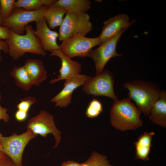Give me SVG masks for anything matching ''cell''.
Listing matches in <instances>:
<instances>
[{
    "mask_svg": "<svg viewBox=\"0 0 166 166\" xmlns=\"http://www.w3.org/2000/svg\"><path fill=\"white\" fill-rule=\"evenodd\" d=\"M140 110L128 98L115 101L110 112L112 126L122 131L135 130L142 127Z\"/></svg>",
    "mask_w": 166,
    "mask_h": 166,
    "instance_id": "1",
    "label": "cell"
},
{
    "mask_svg": "<svg viewBox=\"0 0 166 166\" xmlns=\"http://www.w3.org/2000/svg\"><path fill=\"white\" fill-rule=\"evenodd\" d=\"M124 87L128 90V98L133 101L141 113L149 115L152 107L159 98L161 90L155 83L138 80L125 83Z\"/></svg>",
    "mask_w": 166,
    "mask_h": 166,
    "instance_id": "2",
    "label": "cell"
},
{
    "mask_svg": "<svg viewBox=\"0 0 166 166\" xmlns=\"http://www.w3.org/2000/svg\"><path fill=\"white\" fill-rule=\"evenodd\" d=\"M10 30V36L6 41L8 46V53L13 59L17 60L26 53L46 55V52L42 47L31 25L26 26L25 34H19L11 29Z\"/></svg>",
    "mask_w": 166,
    "mask_h": 166,
    "instance_id": "3",
    "label": "cell"
},
{
    "mask_svg": "<svg viewBox=\"0 0 166 166\" xmlns=\"http://www.w3.org/2000/svg\"><path fill=\"white\" fill-rule=\"evenodd\" d=\"M38 135L27 129L24 132L18 135L16 133L9 136L0 137V143L4 153L16 166H22V157L24 150L32 139Z\"/></svg>",
    "mask_w": 166,
    "mask_h": 166,
    "instance_id": "4",
    "label": "cell"
},
{
    "mask_svg": "<svg viewBox=\"0 0 166 166\" xmlns=\"http://www.w3.org/2000/svg\"><path fill=\"white\" fill-rule=\"evenodd\" d=\"M92 29L89 16L87 13L75 14L67 12L60 26L58 38L62 41L78 34L85 36Z\"/></svg>",
    "mask_w": 166,
    "mask_h": 166,
    "instance_id": "5",
    "label": "cell"
},
{
    "mask_svg": "<svg viewBox=\"0 0 166 166\" xmlns=\"http://www.w3.org/2000/svg\"><path fill=\"white\" fill-rule=\"evenodd\" d=\"M101 43L98 37L90 38L78 34L62 41L58 49L71 58L75 57L84 58L87 57L92 48Z\"/></svg>",
    "mask_w": 166,
    "mask_h": 166,
    "instance_id": "6",
    "label": "cell"
},
{
    "mask_svg": "<svg viewBox=\"0 0 166 166\" xmlns=\"http://www.w3.org/2000/svg\"><path fill=\"white\" fill-rule=\"evenodd\" d=\"M114 85L113 75L106 69L99 75L91 77L82 86V90L87 95L105 96L115 101L118 98L114 91Z\"/></svg>",
    "mask_w": 166,
    "mask_h": 166,
    "instance_id": "7",
    "label": "cell"
},
{
    "mask_svg": "<svg viewBox=\"0 0 166 166\" xmlns=\"http://www.w3.org/2000/svg\"><path fill=\"white\" fill-rule=\"evenodd\" d=\"M45 6L35 10H27L21 8H14L11 14L2 20L1 26L7 27L15 33L23 34L25 27L31 22H36L44 17Z\"/></svg>",
    "mask_w": 166,
    "mask_h": 166,
    "instance_id": "8",
    "label": "cell"
},
{
    "mask_svg": "<svg viewBox=\"0 0 166 166\" xmlns=\"http://www.w3.org/2000/svg\"><path fill=\"white\" fill-rule=\"evenodd\" d=\"M125 28L113 38L99 45L97 48L91 49L87 57L91 58L94 62L96 75L101 74L108 62L115 57H121L122 53H118L116 51L117 43Z\"/></svg>",
    "mask_w": 166,
    "mask_h": 166,
    "instance_id": "9",
    "label": "cell"
},
{
    "mask_svg": "<svg viewBox=\"0 0 166 166\" xmlns=\"http://www.w3.org/2000/svg\"><path fill=\"white\" fill-rule=\"evenodd\" d=\"M26 128L34 134L44 137H46L47 134L52 133L56 141L53 148H57L60 142L61 132L56 126L53 116L47 111L41 110L36 116L30 119Z\"/></svg>",
    "mask_w": 166,
    "mask_h": 166,
    "instance_id": "10",
    "label": "cell"
},
{
    "mask_svg": "<svg viewBox=\"0 0 166 166\" xmlns=\"http://www.w3.org/2000/svg\"><path fill=\"white\" fill-rule=\"evenodd\" d=\"M91 77L85 74H77L65 80L64 88L50 100L55 103L56 107H66L71 102L72 95L74 91L81 86H83Z\"/></svg>",
    "mask_w": 166,
    "mask_h": 166,
    "instance_id": "11",
    "label": "cell"
},
{
    "mask_svg": "<svg viewBox=\"0 0 166 166\" xmlns=\"http://www.w3.org/2000/svg\"><path fill=\"white\" fill-rule=\"evenodd\" d=\"M135 22L134 19L129 22L128 16L125 14H121L112 17L104 22L98 37L102 43L104 42L123 30L128 28Z\"/></svg>",
    "mask_w": 166,
    "mask_h": 166,
    "instance_id": "12",
    "label": "cell"
},
{
    "mask_svg": "<svg viewBox=\"0 0 166 166\" xmlns=\"http://www.w3.org/2000/svg\"><path fill=\"white\" fill-rule=\"evenodd\" d=\"M35 32L42 47L45 52L51 53L59 49V45L57 41L58 34L49 27L44 17L36 22Z\"/></svg>",
    "mask_w": 166,
    "mask_h": 166,
    "instance_id": "13",
    "label": "cell"
},
{
    "mask_svg": "<svg viewBox=\"0 0 166 166\" xmlns=\"http://www.w3.org/2000/svg\"><path fill=\"white\" fill-rule=\"evenodd\" d=\"M50 56L59 57L61 61V66L59 70V74L58 77L51 80L50 83L53 84L63 80H65L75 74L81 73L82 70L81 64L64 55L59 49L51 52Z\"/></svg>",
    "mask_w": 166,
    "mask_h": 166,
    "instance_id": "14",
    "label": "cell"
},
{
    "mask_svg": "<svg viewBox=\"0 0 166 166\" xmlns=\"http://www.w3.org/2000/svg\"><path fill=\"white\" fill-rule=\"evenodd\" d=\"M149 120L154 124L166 127V92L162 89L159 98L153 104L149 114Z\"/></svg>",
    "mask_w": 166,
    "mask_h": 166,
    "instance_id": "15",
    "label": "cell"
},
{
    "mask_svg": "<svg viewBox=\"0 0 166 166\" xmlns=\"http://www.w3.org/2000/svg\"><path fill=\"white\" fill-rule=\"evenodd\" d=\"M34 85L39 86L47 77V73L42 61L28 59L24 65Z\"/></svg>",
    "mask_w": 166,
    "mask_h": 166,
    "instance_id": "16",
    "label": "cell"
},
{
    "mask_svg": "<svg viewBox=\"0 0 166 166\" xmlns=\"http://www.w3.org/2000/svg\"><path fill=\"white\" fill-rule=\"evenodd\" d=\"M67 12L65 8L59 6L53 5L45 6L44 17L49 27L53 29L60 26L63 21L64 16Z\"/></svg>",
    "mask_w": 166,
    "mask_h": 166,
    "instance_id": "17",
    "label": "cell"
},
{
    "mask_svg": "<svg viewBox=\"0 0 166 166\" xmlns=\"http://www.w3.org/2000/svg\"><path fill=\"white\" fill-rule=\"evenodd\" d=\"M91 4L89 0H57L54 5L64 8L67 12L80 14L86 13L90 9Z\"/></svg>",
    "mask_w": 166,
    "mask_h": 166,
    "instance_id": "18",
    "label": "cell"
},
{
    "mask_svg": "<svg viewBox=\"0 0 166 166\" xmlns=\"http://www.w3.org/2000/svg\"><path fill=\"white\" fill-rule=\"evenodd\" d=\"M10 74L14 79L16 85L23 90L28 91L34 85L24 66L14 67Z\"/></svg>",
    "mask_w": 166,
    "mask_h": 166,
    "instance_id": "19",
    "label": "cell"
},
{
    "mask_svg": "<svg viewBox=\"0 0 166 166\" xmlns=\"http://www.w3.org/2000/svg\"><path fill=\"white\" fill-rule=\"evenodd\" d=\"M82 164V166H114L109 164L107 156L93 152L90 157Z\"/></svg>",
    "mask_w": 166,
    "mask_h": 166,
    "instance_id": "20",
    "label": "cell"
},
{
    "mask_svg": "<svg viewBox=\"0 0 166 166\" xmlns=\"http://www.w3.org/2000/svg\"><path fill=\"white\" fill-rule=\"evenodd\" d=\"M43 6L42 0H18L14 4V8H21L27 10H35Z\"/></svg>",
    "mask_w": 166,
    "mask_h": 166,
    "instance_id": "21",
    "label": "cell"
},
{
    "mask_svg": "<svg viewBox=\"0 0 166 166\" xmlns=\"http://www.w3.org/2000/svg\"><path fill=\"white\" fill-rule=\"evenodd\" d=\"M101 103L96 98L93 99L89 103L86 108L85 114L91 118L97 117L103 111Z\"/></svg>",
    "mask_w": 166,
    "mask_h": 166,
    "instance_id": "22",
    "label": "cell"
},
{
    "mask_svg": "<svg viewBox=\"0 0 166 166\" xmlns=\"http://www.w3.org/2000/svg\"><path fill=\"white\" fill-rule=\"evenodd\" d=\"M15 0H0V14L2 20L9 17L14 8Z\"/></svg>",
    "mask_w": 166,
    "mask_h": 166,
    "instance_id": "23",
    "label": "cell"
},
{
    "mask_svg": "<svg viewBox=\"0 0 166 166\" xmlns=\"http://www.w3.org/2000/svg\"><path fill=\"white\" fill-rule=\"evenodd\" d=\"M154 132H144L138 138L137 140L135 142L134 144L136 146H144L152 147V138L155 135Z\"/></svg>",
    "mask_w": 166,
    "mask_h": 166,
    "instance_id": "24",
    "label": "cell"
},
{
    "mask_svg": "<svg viewBox=\"0 0 166 166\" xmlns=\"http://www.w3.org/2000/svg\"><path fill=\"white\" fill-rule=\"evenodd\" d=\"M37 99L32 96H28L21 99L20 101L17 105L18 110L28 113L32 105L36 103Z\"/></svg>",
    "mask_w": 166,
    "mask_h": 166,
    "instance_id": "25",
    "label": "cell"
},
{
    "mask_svg": "<svg viewBox=\"0 0 166 166\" xmlns=\"http://www.w3.org/2000/svg\"><path fill=\"white\" fill-rule=\"evenodd\" d=\"M151 147L144 146H135V158L136 159L148 161L149 159V155L151 150Z\"/></svg>",
    "mask_w": 166,
    "mask_h": 166,
    "instance_id": "26",
    "label": "cell"
},
{
    "mask_svg": "<svg viewBox=\"0 0 166 166\" xmlns=\"http://www.w3.org/2000/svg\"><path fill=\"white\" fill-rule=\"evenodd\" d=\"M10 28L0 25V40H7L10 36Z\"/></svg>",
    "mask_w": 166,
    "mask_h": 166,
    "instance_id": "27",
    "label": "cell"
},
{
    "mask_svg": "<svg viewBox=\"0 0 166 166\" xmlns=\"http://www.w3.org/2000/svg\"><path fill=\"white\" fill-rule=\"evenodd\" d=\"M1 98V95L0 93V121L3 120L5 123L8 122L10 120V117L7 113V109L1 106L0 101Z\"/></svg>",
    "mask_w": 166,
    "mask_h": 166,
    "instance_id": "28",
    "label": "cell"
},
{
    "mask_svg": "<svg viewBox=\"0 0 166 166\" xmlns=\"http://www.w3.org/2000/svg\"><path fill=\"white\" fill-rule=\"evenodd\" d=\"M28 113L18 110L15 113V118L16 120L20 122L25 121L27 118Z\"/></svg>",
    "mask_w": 166,
    "mask_h": 166,
    "instance_id": "29",
    "label": "cell"
},
{
    "mask_svg": "<svg viewBox=\"0 0 166 166\" xmlns=\"http://www.w3.org/2000/svg\"><path fill=\"white\" fill-rule=\"evenodd\" d=\"M0 166H16L12 160L8 157H6L0 161Z\"/></svg>",
    "mask_w": 166,
    "mask_h": 166,
    "instance_id": "30",
    "label": "cell"
},
{
    "mask_svg": "<svg viewBox=\"0 0 166 166\" xmlns=\"http://www.w3.org/2000/svg\"><path fill=\"white\" fill-rule=\"evenodd\" d=\"M0 50L6 53H8V46L5 41L0 40Z\"/></svg>",
    "mask_w": 166,
    "mask_h": 166,
    "instance_id": "31",
    "label": "cell"
},
{
    "mask_svg": "<svg viewBox=\"0 0 166 166\" xmlns=\"http://www.w3.org/2000/svg\"><path fill=\"white\" fill-rule=\"evenodd\" d=\"M60 166H82V164L70 160L64 162Z\"/></svg>",
    "mask_w": 166,
    "mask_h": 166,
    "instance_id": "32",
    "label": "cell"
},
{
    "mask_svg": "<svg viewBox=\"0 0 166 166\" xmlns=\"http://www.w3.org/2000/svg\"><path fill=\"white\" fill-rule=\"evenodd\" d=\"M6 155L3 152L0 143V161L4 159Z\"/></svg>",
    "mask_w": 166,
    "mask_h": 166,
    "instance_id": "33",
    "label": "cell"
},
{
    "mask_svg": "<svg viewBox=\"0 0 166 166\" xmlns=\"http://www.w3.org/2000/svg\"><path fill=\"white\" fill-rule=\"evenodd\" d=\"M1 51L0 50V62L2 60V56H1Z\"/></svg>",
    "mask_w": 166,
    "mask_h": 166,
    "instance_id": "34",
    "label": "cell"
},
{
    "mask_svg": "<svg viewBox=\"0 0 166 166\" xmlns=\"http://www.w3.org/2000/svg\"><path fill=\"white\" fill-rule=\"evenodd\" d=\"M2 18L1 17L0 14V26H1V22H2Z\"/></svg>",
    "mask_w": 166,
    "mask_h": 166,
    "instance_id": "35",
    "label": "cell"
},
{
    "mask_svg": "<svg viewBox=\"0 0 166 166\" xmlns=\"http://www.w3.org/2000/svg\"><path fill=\"white\" fill-rule=\"evenodd\" d=\"M2 136H3L2 134L0 132V137Z\"/></svg>",
    "mask_w": 166,
    "mask_h": 166,
    "instance_id": "36",
    "label": "cell"
}]
</instances>
